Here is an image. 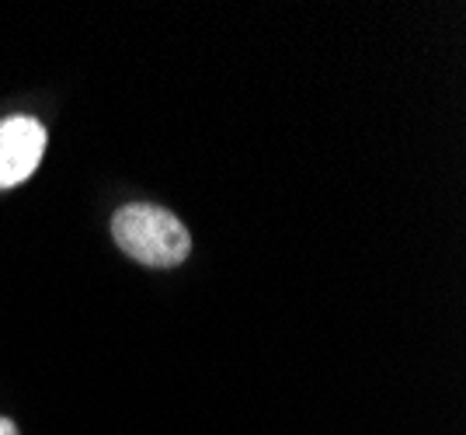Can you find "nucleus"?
I'll use <instances>...</instances> for the list:
<instances>
[{
    "label": "nucleus",
    "instance_id": "7ed1b4c3",
    "mask_svg": "<svg viewBox=\"0 0 466 435\" xmlns=\"http://www.w3.org/2000/svg\"><path fill=\"white\" fill-rule=\"evenodd\" d=\"M0 435H18V425L11 418H0Z\"/></svg>",
    "mask_w": 466,
    "mask_h": 435
},
{
    "label": "nucleus",
    "instance_id": "f03ea898",
    "mask_svg": "<svg viewBox=\"0 0 466 435\" xmlns=\"http://www.w3.org/2000/svg\"><path fill=\"white\" fill-rule=\"evenodd\" d=\"M46 154V129L28 116L0 119V188H15L32 178Z\"/></svg>",
    "mask_w": 466,
    "mask_h": 435
},
{
    "label": "nucleus",
    "instance_id": "f257e3e1",
    "mask_svg": "<svg viewBox=\"0 0 466 435\" xmlns=\"http://www.w3.org/2000/svg\"><path fill=\"white\" fill-rule=\"evenodd\" d=\"M112 238L126 255L150 268L181 265L192 251V238H188L185 223L175 213L150 206V202L122 206L112 219Z\"/></svg>",
    "mask_w": 466,
    "mask_h": 435
}]
</instances>
